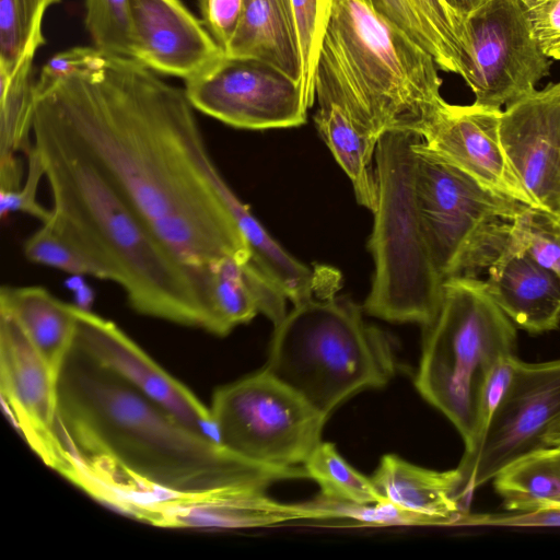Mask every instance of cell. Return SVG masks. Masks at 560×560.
Masks as SVG:
<instances>
[{
	"instance_id": "17",
	"label": "cell",
	"mask_w": 560,
	"mask_h": 560,
	"mask_svg": "<svg viewBox=\"0 0 560 560\" xmlns=\"http://www.w3.org/2000/svg\"><path fill=\"white\" fill-rule=\"evenodd\" d=\"M131 59L150 70L188 80L225 56L180 0H130Z\"/></svg>"
},
{
	"instance_id": "36",
	"label": "cell",
	"mask_w": 560,
	"mask_h": 560,
	"mask_svg": "<svg viewBox=\"0 0 560 560\" xmlns=\"http://www.w3.org/2000/svg\"><path fill=\"white\" fill-rule=\"evenodd\" d=\"M463 525L560 527V508L500 514H468Z\"/></svg>"
},
{
	"instance_id": "22",
	"label": "cell",
	"mask_w": 560,
	"mask_h": 560,
	"mask_svg": "<svg viewBox=\"0 0 560 560\" xmlns=\"http://www.w3.org/2000/svg\"><path fill=\"white\" fill-rule=\"evenodd\" d=\"M34 57H25L13 74L0 70V190H14L23 183L20 154L33 147L35 83Z\"/></svg>"
},
{
	"instance_id": "7",
	"label": "cell",
	"mask_w": 560,
	"mask_h": 560,
	"mask_svg": "<svg viewBox=\"0 0 560 560\" xmlns=\"http://www.w3.org/2000/svg\"><path fill=\"white\" fill-rule=\"evenodd\" d=\"M416 377L421 396L474 442L479 395L493 366L514 354L516 326L490 296L485 280L452 277L425 327Z\"/></svg>"
},
{
	"instance_id": "30",
	"label": "cell",
	"mask_w": 560,
	"mask_h": 560,
	"mask_svg": "<svg viewBox=\"0 0 560 560\" xmlns=\"http://www.w3.org/2000/svg\"><path fill=\"white\" fill-rule=\"evenodd\" d=\"M302 60V89L310 107L315 101V78L320 49L336 0H291Z\"/></svg>"
},
{
	"instance_id": "23",
	"label": "cell",
	"mask_w": 560,
	"mask_h": 560,
	"mask_svg": "<svg viewBox=\"0 0 560 560\" xmlns=\"http://www.w3.org/2000/svg\"><path fill=\"white\" fill-rule=\"evenodd\" d=\"M508 512L560 508V445L535 451L493 478Z\"/></svg>"
},
{
	"instance_id": "35",
	"label": "cell",
	"mask_w": 560,
	"mask_h": 560,
	"mask_svg": "<svg viewBox=\"0 0 560 560\" xmlns=\"http://www.w3.org/2000/svg\"><path fill=\"white\" fill-rule=\"evenodd\" d=\"M201 20L226 54L241 24L244 0H199Z\"/></svg>"
},
{
	"instance_id": "8",
	"label": "cell",
	"mask_w": 560,
	"mask_h": 560,
	"mask_svg": "<svg viewBox=\"0 0 560 560\" xmlns=\"http://www.w3.org/2000/svg\"><path fill=\"white\" fill-rule=\"evenodd\" d=\"M209 409L222 447L282 469L304 464L327 419L265 370L218 388Z\"/></svg>"
},
{
	"instance_id": "28",
	"label": "cell",
	"mask_w": 560,
	"mask_h": 560,
	"mask_svg": "<svg viewBox=\"0 0 560 560\" xmlns=\"http://www.w3.org/2000/svg\"><path fill=\"white\" fill-rule=\"evenodd\" d=\"M374 10L432 55L439 68L463 77L460 59L423 16L413 0H368Z\"/></svg>"
},
{
	"instance_id": "34",
	"label": "cell",
	"mask_w": 560,
	"mask_h": 560,
	"mask_svg": "<svg viewBox=\"0 0 560 560\" xmlns=\"http://www.w3.org/2000/svg\"><path fill=\"white\" fill-rule=\"evenodd\" d=\"M106 56L94 46L72 47L58 52L43 67L35 89H43L68 75L89 72L103 63Z\"/></svg>"
},
{
	"instance_id": "9",
	"label": "cell",
	"mask_w": 560,
	"mask_h": 560,
	"mask_svg": "<svg viewBox=\"0 0 560 560\" xmlns=\"http://www.w3.org/2000/svg\"><path fill=\"white\" fill-rule=\"evenodd\" d=\"M413 149L416 197L433 264L444 280L463 276L485 226L512 222L527 206L485 187L428 150L421 137Z\"/></svg>"
},
{
	"instance_id": "5",
	"label": "cell",
	"mask_w": 560,
	"mask_h": 560,
	"mask_svg": "<svg viewBox=\"0 0 560 560\" xmlns=\"http://www.w3.org/2000/svg\"><path fill=\"white\" fill-rule=\"evenodd\" d=\"M325 278L313 298L293 304L275 325L264 370L328 418L357 393L382 387L395 373L388 336L361 308L336 296Z\"/></svg>"
},
{
	"instance_id": "24",
	"label": "cell",
	"mask_w": 560,
	"mask_h": 560,
	"mask_svg": "<svg viewBox=\"0 0 560 560\" xmlns=\"http://www.w3.org/2000/svg\"><path fill=\"white\" fill-rule=\"evenodd\" d=\"M61 0H0V70L13 74L25 57L45 44V12Z\"/></svg>"
},
{
	"instance_id": "37",
	"label": "cell",
	"mask_w": 560,
	"mask_h": 560,
	"mask_svg": "<svg viewBox=\"0 0 560 560\" xmlns=\"http://www.w3.org/2000/svg\"><path fill=\"white\" fill-rule=\"evenodd\" d=\"M485 0H452L453 8L464 18L477 9Z\"/></svg>"
},
{
	"instance_id": "3",
	"label": "cell",
	"mask_w": 560,
	"mask_h": 560,
	"mask_svg": "<svg viewBox=\"0 0 560 560\" xmlns=\"http://www.w3.org/2000/svg\"><path fill=\"white\" fill-rule=\"evenodd\" d=\"M33 143L51 194V217L115 282L137 313L220 337L210 287L153 233L83 155L47 127Z\"/></svg>"
},
{
	"instance_id": "11",
	"label": "cell",
	"mask_w": 560,
	"mask_h": 560,
	"mask_svg": "<svg viewBox=\"0 0 560 560\" xmlns=\"http://www.w3.org/2000/svg\"><path fill=\"white\" fill-rule=\"evenodd\" d=\"M184 91L196 110L240 129L296 127L310 108L300 82L256 58L224 56Z\"/></svg>"
},
{
	"instance_id": "27",
	"label": "cell",
	"mask_w": 560,
	"mask_h": 560,
	"mask_svg": "<svg viewBox=\"0 0 560 560\" xmlns=\"http://www.w3.org/2000/svg\"><path fill=\"white\" fill-rule=\"evenodd\" d=\"M514 253L526 254L560 277V221L534 207H525L511 222Z\"/></svg>"
},
{
	"instance_id": "6",
	"label": "cell",
	"mask_w": 560,
	"mask_h": 560,
	"mask_svg": "<svg viewBox=\"0 0 560 560\" xmlns=\"http://www.w3.org/2000/svg\"><path fill=\"white\" fill-rule=\"evenodd\" d=\"M420 135L385 131L376 145L377 201L370 249L374 273L363 304L369 315L428 326L440 308L444 279L429 252L415 189V142Z\"/></svg>"
},
{
	"instance_id": "32",
	"label": "cell",
	"mask_w": 560,
	"mask_h": 560,
	"mask_svg": "<svg viewBox=\"0 0 560 560\" xmlns=\"http://www.w3.org/2000/svg\"><path fill=\"white\" fill-rule=\"evenodd\" d=\"M413 2L443 42L460 59L464 67L467 47L465 18L445 0H413Z\"/></svg>"
},
{
	"instance_id": "18",
	"label": "cell",
	"mask_w": 560,
	"mask_h": 560,
	"mask_svg": "<svg viewBox=\"0 0 560 560\" xmlns=\"http://www.w3.org/2000/svg\"><path fill=\"white\" fill-rule=\"evenodd\" d=\"M371 479L385 500L428 525H463L469 514L471 499L457 468L436 471L385 455Z\"/></svg>"
},
{
	"instance_id": "26",
	"label": "cell",
	"mask_w": 560,
	"mask_h": 560,
	"mask_svg": "<svg viewBox=\"0 0 560 560\" xmlns=\"http://www.w3.org/2000/svg\"><path fill=\"white\" fill-rule=\"evenodd\" d=\"M23 254L37 265L105 280L103 271L51 215L24 241Z\"/></svg>"
},
{
	"instance_id": "14",
	"label": "cell",
	"mask_w": 560,
	"mask_h": 560,
	"mask_svg": "<svg viewBox=\"0 0 560 560\" xmlns=\"http://www.w3.org/2000/svg\"><path fill=\"white\" fill-rule=\"evenodd\" d=\"M73 347L117 375L192 430L218 441L210 409L163 370L114 322L77 306Z\"/></svg>"
},
{
	"instance_id": "1",
	"label": "cell",
	"mask_w": 560,
	"mask_h": 560,
	"mask_svg": "<svg viewBox=\"0 0 560 560\" xmlns=\"http://www.w3.org/2000/svg\"><path fill=\"white\" fill-rule=\"evenodd\" d=\"M34 122L70 144L153 233L210 284V267L253 260L185 91L131 58L35 89Z\"/></svg>"
},
{
	"instance_id": "15",
	"label": "cell",
	"mask_w": 560,
	"mask_h": 560,
	"mask_svg": "<svg viewBox=\"0 0 560 560\" xmlns=\"http://www.w3.org/2000/svg\"><path fill=\"white\" fill-rule=\"evenodd\" d=\"M500 137L536 208L560 221V81L508 104Z\"/></svg>"
},
{
	"instance_id": "13",
	"label": "cell",
	"mask_w": 560,
	"mask_h": 560,
	"mask_svg": "<svg viewBox=\"0 0 560 560\" xmlns=\"http://www.w3.org/2000/svg\"><path fill=\"white\" fill-rule=\"evenodd\" d=\"M501 114L502 109L454 105L441 97L405 130L420 135L428 150L490 190L536 208L502 145Z\"/></svg>"
},
{
	"instance_id": "16",
	"label": "cell",
	"mask_w": 560,
	"mask_h": 560,
	"mask_svg": "<svg viewBox=\"0 0 560 560\" xmlns=\"http://www.w3.org/2000/svg\"><path fill=\"white\" fill-rule=\"evenodd\" d=\"M57 380L18 323L0 311V393L3 406L32 451L57 463Z\"/></svg>"
},
{
	"instance_id": "31",
	"label": "cell",
	"mask_w": 560,
	"mask_h": 560,
	"mask_svg": "<svg viewBox=\"0 0 560 560\" xmlns=\"http://www.w3.org/2000/svg\"><path fill=\"white\" fill-rule=\"evenodd\" d=\"M25 156L27 161L26 179L18 189L0 190V214L4 219L10 213L21 212L43 223L51 215V210L43 207L37 200L38 186L40 179L45 177L44 164L34 143Z\"/></svg>"
},
{
	"instance_id": "10",
	"label": "cell",
	"mask_w": 560,
	"mask_h": 560,
	"mask_svg": "<svg viewBox=\"0 0 560 560\" xmlns=\"http://www.w3.org/2000/svg\"><path fill=\"white\" fill-rule=\"evenodd\" d=\"M463 79L476 104L501 109L535 89L550 72L521 0H485L465 16Z\"/></svg>"
},
{
	"instance_id": "25",
	"label": "cell",
	"mask_w": 560,
	"mask_h": 560,
	"mask_svg": "<svg viewBox=\"0 0 560 560\" xmlns=\"http://www.w3.org/2000/svg\"><path fill=\"white\" fill-rule=\"evenodd\" d=\"M303 465L326 498L358 504L385 500L372 479L351 467L331 443L320 442Z\"/></svg>"
},
{
	"instance_id": "39",
	"label": "cell",
	"mask_w": 560,
	"mask_h": 560,
	"mask_svg": "<svg viewBox=\"0 0 560 560\" xmlns=\"http://www.w3.org/2000/svg\"><path fill=\"white\" fill-rule=\"evenodd\" d=\"M445 1L453 8L452 0H445Z\"/></svg>"
},
{
	"instance_id": "29",
	"label": "cell",
	"mask_w": 560,
	"mask_h": 560,
	"mask_svg": "<svg viewBox=\"0 0 560 560\" xmlns=\"http://www.w3.org/2000/svg\"><path fill=\"white\" fill-rule=\"evenodd\" d=\"M84 26L95 48L109 56L131 58L130 0H85Z\"/></svg>"
},
{
	"instance_id": "2",
	"label": "cell",
	"mask_w": 560,
	"mask_h": 560,
	"mask_svg": "<svg viewBox=\"0 0 560 560\" xmlns=\"http://www.w3.org/2000/svg\"><path fill=\"white\" fill-rule=\"evenodd\" d=\"M54 470L139 521L205 528L226 494L307 478L304 467L246 460L201 434L72 348L57 380Z\"/></svg>"
},
{
	"instance_id": "38",
	"label": "cell",
	"mask_w": 560,
	"mask_h": 560,
	"mask_svg": "<svg viewBox=\"0 0 560 560\" xmlns=\"http://www.w3.org/2000/svg\"><path fill=\"white\" fill-rule=\"evenodd\" d=\"M547 444L548 446L560 445V424L550 433Z\"/></svg>"
},
{
	"instance_id": "21",
	"label": "cell",
	"mask_w": 560,
	"mask_h": 560,
	"mask_svg": "<svg viewBox=\"0 0 560 560\" xmlns=\"http://www.w3.org/2000/svg\"><path fill=\"white\" fill-rule=\"evenodd\" d=\"M225 56L261 59L301 83L302 60L292 1L244 0L241 24Z\"/></svg>"
},
{
	"instance_id": "20",
	"label": "cell",
	"mask_w": 560,
	"mask_h": 560,
	"mask_svg": "<svg viewBox=\"0 0 560 560\" xmlns=\"http://www.w3.org/2000/svg\"><path fill=\"white\" fill-rule=\"evenodd\" d=\"M0 311L18 323L58 376L75 341L77 306L40 285H2Z\"/></svg>"
},
{
	"instance_id": "33",
	"label": "cell",
	"mask_w": 560,
	"mask_h": 560,
	"mask_svg": "<svg viewBox=\"0 0 560 560\" xmlns=\"http://www.w3.org/2000/svg\"><path fill=\"white\" fill-rule=\"evenodd\" d=\"M542 52L560 61V0H521Z\"/></svg>"
},
{
	"instance_id": "19",
	"label": "cell",
	"mask_w": 560,
	"mask_h": 560,
	"mask_svg": "<svg viewBox=\"0 0 560 560\" xmlns=\"http://www.w3.org/2000/svg\"><path fill=\"white\" fill-rule=\"evenodd\" d=\"M487 290L497 305L529 334L560 325V277L526 254L508 253L488 270Z\"/></svg>"
},
{
	"instance_id": "12",
	"label": "cell",
	"mask_w": 560,
	"mask_h": 560,
	"mask_svg": "<svg viewBox=\"0 0 560 560\" xmlns=\"http://www.w3.org/2000/svg\"><path fill=\"white\" fill-rule=\"evenodd\" d=\"M560 424V359L517 361L513 380L485 433L471 486L493 478L517 459L547 447Z\"/></svg>"
},
{
	"instance_id": "4",
	"label": "cell",
	"mask_w": 560,
	"mask_h": 560,
	"mask_svg": "<svg viewBox=\"0 0 560 560\" xmlns=\"http://www.w3.org/2000/svg\"><path fill=\"white\" fill-rule=\"evenodd\" d=\"M430 52L368 0H336L318 59L315 91L340 98L378 137L407 129L442 97Z\"/></svg>"
}]
</instances>
